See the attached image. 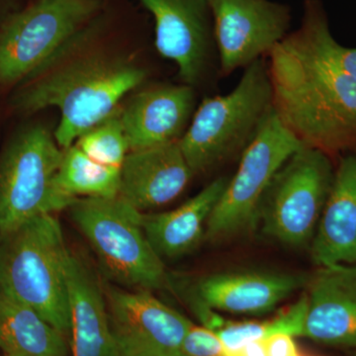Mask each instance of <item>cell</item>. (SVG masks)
Returning a JSON list of instances; mask_svg holds the SVG:
<instances>
[{
	"label": "cell",
	"instance_id": "obj_1",
	"mask_svg": "<svg viewBox=\"0 0 356 356\" xmlns=\"http://www.w3.org/2000/svg\"><path fill=\"white\" fill-rule=\"evenodd\" d=\"M140 21L121 0H107L92 20L17 84L13 109L30 115L55 107L60 114L55 139L62 149L72 146L146 79L147 70L125 46Z\"/></svg>",
	"mask_w": 356,
	"mask_h": 356
},
{
	"label": "cell",
	"instance_id": "obj_23",
	"mask_svg": "<svg viewBox=\"0 0 356 356\" xmlns=\"http://www.w3.org/2000/svg\"><path fill=\"white\" fill-rule=\"evenodd\" d=\"M214 332L220 337L229 353L240 350L252 341L267 339L271 334L269 320L264 322H233L225 320L224 324Z\"/></svg>",
	"mask_w": 356,
	"mask_h": 356
},
{
	"label": "cell",
	"instance_id": "obj_4",
	"mask_svg": "<svg viewBox=\"0 0 356 356\" xmlns=\"http://www.w3.org/2000/svg\"><path fill=\"white\" fill-rule=\"evenodd\" d=\"M273 111L266 58L243 70L228 95L204 98L181 139L180 149L193 175L241 158Z\"/></svg>",
	"mask_w": 356,
	"mask_h": 356
},
{
	"label": "cell",
	"instance_id": "obj_15",
	"mask_svg": "<svg viewBox=\"0 0 356 356\" xmlns=\"http://www.w3.org/2000/svg\"><path fill=\"white\" fill-rule=\"evenodd\" d=\"M196 110V89L161 84L139 91L120 110L130 152L178 142Z\"/></svg>",
	"mask_w": 356,
	"mask_h": 356
},
{
	"label": "cell",
	"instance_id": "obj_5",
	"mask_svg": "<svg viewBox=\"0 0 356 356\" xmlns=\"http://www.w3.org/2000/svg\"><path fill=\"white\" fill-rule=\"evenodd\" d=\"M70 208L107 278L147 291L170 285L163 259L145 234L140 211L119 195L77 198Z\"/></svg>",
	"mask_w": 356,
	"mask_h": 356
},
{
	"label": "cell",
	"instance_id": "obj_14",
	"mask_svg": "<svg viewBox=\"0 0 356 356\" xmlns=\"http://www.w3.org/2000/svg\"><path fill=\"white\" fill-rule=\"evenodd\" d=\"M308 277L280 271H221L199 278L188 295L219 313L262 315L305 289Z\"/></svg>",
	"mask_w": 356,
	"mask_h": 356
},
{
	"label": "cell",
	"instance_id": "obj_7",
	"mask_svg": "<svg viewBox=\"0 0 356 356\" xmlns=\"http://www.w3.org/2000/svg\"><path fill=\"white\" fill-rule=\"evenodd\" d=\"M336 161L327 154L301 147L280 166L267 187L257 228L286 245L310 248L331 192Z\"/></svg>",
	"mask_w": 356,
	"mask_h": 356
},
{
	"label": "cell",
	"instance_id": "obj_3",
	"mask_svg": "<svg viewBox=\"0 0 356 356\" xmlns=\"http://www.w3.org/2000/svg\"><path fill=\"white\" fill-rule=\"evenodd\" d=\"M70 254L54 214L33 218L0 236V291L38 312L69 341Z\"/></svg>",
	"mask_w": 356,
	"mask_h": 356
},
{
	"label": "cell",
	"instance_id": "obj_18",
	"mask_svg": "<svg viewBox=\"0 0 356 356\" xmlns=\"http://www.w3.org/2000/svg\"><path fill=\"white\" fill-rule=\"evenodd\" d=\"M67 276L70 356H122L110 327L106 297L92 273L70 254Z\"/></svg>",
	"mask_w": 356,
	"mask_h": 356
},
{
	"label": "cell",
	"instance_id": "obj_19",
	"mask_svg": "<svg viewBox=\"0 0 356 356\" xmlns=\"http://www.w3.org/2000/svg\"><path fill=\"white\" fill-rule=\"evenodd\" d=\"M229 177L215 178L177 209L144 215L147 240L161 259H177L192 252L206 236L208 221Z\"/></svg>",
	"mask_w": 356,
	"mask_h": 356
},
{
	"label": "cell",
	"instance_id": "obj_11",
	"mask_svg": "<svg viewBox=\"0 0 356 356\" xmlns=\"http://www.w3.org/2000/svg\"><path fill=\"white\" fill-rule=\"evenodd\" d=\"M220 77L267 57L289 34L291 9L269 0H209Z\"/></svg>",
	"mask_w": 356,
	"mask_h": 356
},
{
	"label": "cell",
	"instance_id": "obj_9",
	"mask_svg": "<svg viewBox=\"0 0 356 356\" xmlns=\"http://www.w3.org/2000/svg\"><path fill=\"white\" fill-rule=\"evenodd\" d=\"M303 147L276 116L274 110L240 158L224 193L208 221L211 241L242 235L257 229L259 207L267 187L280 166Z\"/></svg>",
	"mask_w": 356,
	"mask_h": 356
},
{
	"label": "cell",
	"instance_id": "obj_10",
	"mask_svg": "<svg viewBox=\"0 0 356 356\" xmlns=\"http://www.w3.org/2000/svg\"><path fill=\"white\" fill-rule=\"evenodd\" d=\"M151 14L156 50L177 65L182 83L202 88L220 76L209 0H139Z\"/></svg>",
	"mask_w": 356,
	"mask_h": 356
},
{
	"label": "cell",
	"instance_id": "obj_13",
	"mask_svg": "<svg viewBox=\"0 0 356 356\" xmlns=\"http://www.w3.org/2000/svg\"><path fill=\"white\" fill-rule=\"evenodd\" d=\"M302 336L325 346L356 348V264L318 266L305 286Z\"/></svg>",
	"mask_w": 356,
	"mask_h": 356
},
{
	"label": "cell",
	"instance_id": "obj_24",
	"mask_svg": "<svg viewBox=\"0 0 356 356\" xmlns=\"http://www.w3.org/2000/svg\"><path fill=\"white\" fill-rule=\"evenodd\" d=\"M181 355L229 356V353L214 332L193 324L184 337Z\"/></svg>",
	"mask_w": 356,
	"mask_h": 356
},
{
	"label": "cell",
	"instance_id": "obj_25",
	"mask_svg": "<svg viewBox=\"0 0 356 356\" xmlns=\"http://www.w3.org/2000/svg\"><path fill=\"white\" fill-rule=\"evenodd\" d=\"M267 356H301L294 337L276 334L266 339Z\"/></svg>",
	"mask_w": 356,
	"mask_h": 356
},
{
	"label": "cell",
	"instance_id": "obj_2",
	"mask_svg": "<svg viewBox=\"0 0 356 356\" xmlns=\"http://www.w3.org/2000/svg\"><path fill=\"white\" fill-rule=\"evenodd\" d=\"M273 110L303 146L337 161L356 151V48L332 36L321 0L266 57Z\"/></svg>",
	"mask_w": 356,
	"mask_h": 356
},
{
	"label": "cell",
	"instance_id": "obj_6",
	"mask_svg": "<svg viewBox=\"0 0 356 356\" xmlns=\"http://www.w3.org/2000/svg\"><path fill=\"white\" fill-rule=\"evenodd\" d=\"M62 158L54 132L42 124L23 128L7 143L0 154V236L76 200L57 184Z\"/></svg>",
	"mask_w": 356,
	"mask_h": 356
},
{
	"label": "cell",
	"instance_id": "obj_8",
	"mask_svg": "<svg viewBox=\"0 0 356 356\" xmlns=\"http://www.w3.org/2000/svg\"><path fill=\"white\" fill-rule=\"evenodd\" d=\"M107 0H31L0 19V86H17L104 8Z\"/></svg>",
	"mask_w": 356,
	"mask_h": 356
},
{
	"label": "cell",
	"instance_id": "obj_12",
	"mask_svg": "<svg viewBox=\"0 0 356 356\" xmlns=\"http://www.w3.org/2000/svg\"><path fill=\"white\" fill-rule=\"evenodd\" d=\"M110 327L122 356H182L193 323L147 290L109 289L105 294Z\"/></svg>",
	"mask_w": 356,
	"mask_h": 356
},
{
	"label": "cell",
	"instance_id": "obj_22",
	"mask_svg": "<svg viewBox=\"0 0 356 356\" xmlns=\"http://www.w3.org/2000/svg\"><path fill=\"white\" fill-rule=\"evenodd\" d=\"M93 161L110 168H121L130 153L127 137L117 109L106 119L93 126L74 143Z\"/></svg>",
	"mask_w": 356,
	"mask_h": 356
},
{
	"label": "cell",
	"instance_id": "obj_17",
	"mask_svg": "<svg viewBox=\"0 0 356 356\" xmlns=\"http://www.w3.org/2000/svg\"><path fill=\"white\" fill-rule=\"evenodd\" d=\"M310 252L318 266L356 264V151L337 159L334 182Z\"/></svg>",
	"mask_w": 356,
	"mask_h": 356
},
{
	"label": "cell",
	"instance_id": "obj_16",
	"mask_svg": "<svg viewBox=\"0 0 356 356\" xmlns=\"http://www.w3.org/2000/svg\"><path fill=\"white\" fill-rule=\"evenodd\" d=\"M120 172L119 196L140 212L172 202L194 177L178 142L130 152Z\"/></svg>",
	"mask_w": 356,
	"mask_h": 356
},
{
	"label": "cell",
	"instance_id": "obj_28",
	"mask_svg": "<svg viewBox=\"0 0 356 356\" xmlns=\"http://www.w3.org/2000/svg\"><path fill=\"white\" fill-rule=\"evenodd\" d=\"M2 356H11V355H2Z\"/></svg>",
	"mask_w": 356,
	"mask_h": 356
},
{
	"label": "cell",
	"instance_id": "obj_27",
	"mask_svg": "<svg viewBox=\"0 0 356 356\" xmlns=\"http://www.w3.org/2000/svg\"><path fill=\"white\" fill-rule=\"evenodd\" d=\"M16 1H17V0H0V10L3 11L2 17H4L7 14L17 10V9L14 7L15 6Z\"/></svg>",
	"mask_w": 356,
	"mask_h": 356
},
{
	"label": "cell",
	"instance_id": "obj_21",
	"mask_svg": "<svg viewBox=\"0 0 356 356\" xmlns=\"http://www.w3.org/2000/svg\"><path fill=\"white\" fill-rule=\"evenodd\" d=\"M120 170L93 161L74 144L63 149L57 184L74 199L114 198L120 191Z\"/></svg>",
	"mask_w": 356,
	"mask_h": 356
},
{
	"label": "cell",
	"instance_id": "obj_26",
	"mask_svg": "<svg viewBox=\"0 0 356 356\" xmlns=\"http://www.w3.org/2000/svg\"><path fill=\"white\" fill-rule=\"evenodd\" d=\"M229 356H267L266 339L248 343Z\"/></svg>",
	"mask_w": 356,
	"mask_h": 356
},
{
	"label": "cell",
	"instance_id": "obj_20",
	"mask_svg": "<svg viewBox=\"0 0 356 356\" xmlns=\"http://www.w3.org/2000/svg\"><path fill=\"white\" fill-rule=\"evenodd\" d=\"M0 350L11 356H70L67 337L38 312L1 291Z\"/></svg>",
	"mask_w": 356,
	"mask_h": 356
}]
</instances>
